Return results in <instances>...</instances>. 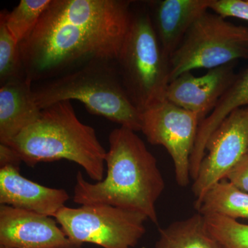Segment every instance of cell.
Instances as JSON below:
<instances>
[{"label":"cell","instance_id":"23","mask_svg":"<svg viewBox=\"0 0 248 248\" xmlns=\"http://www.w3.org/2000/svg\"></svg>","mask_w":248,"mask_h":248},{"label":"cell","instance_id":"1","mask_svg":"<svg viewBox=\"0 0 248 248\" xmlns=\"http://www.w3.org/2000/svg\"><path fill=\"white\" fill-rule=\"evenodd\" d=\"M129 0H52L19 45L31 82L60 76L78 62L117 60L132 18Z\"/></svg>","mask_w":248,"mask_h":248},{"label":"cell","instance_id":"12","mask_svg":"<svg viewBox=\"0 0 248 248\" xmlns=\"http://www.w3.org/2000/svg\"><path fill=\"white\" fill-rule=\"evenodd\" d=\"M64 189L52 188L23 177L19 166L0 168V204L53 217L69 200Z\"/></svg>","mask_w":248,"mask_h":248},{"label":"cell","instance_id":"21","mask_svg":"<svg viewBox=\"0 0 248 248\" xmlns=\"http://www.w3.org/2000/svg\"><path fill=\"white\" fill-rule=\"evenodd\" d=\"M226 179L239 190L248 193V153L228 173Z\"/></svg>","mask_w":248,"mask_h":248},{"label":"cell","instance_id":"20","mask_svg":"<svg viewBox=\"0 0 248 248\" xmlns=\"http://www.w3.org/2000/svg\"><path fill=\"white\" fill-rule=\"evenodd\" d=\"M209 9L221 17L248 21V0H210Z\"/></svg>","mask_w":248,"mask_h":248},{"label":"cell","instance_id":"6","mask_svg":"<svg viewBox=\"0 0 248 248\" xmlns=\"http://www.w3.org/2000/svg\"><path fill=\"white\" fill-rule=\"evenodd\" d=\"M248 59V28L207 11L187 31L170 58V82L195 69H212Z\"/></svg>","mask_w":248,"mask_h":248},{"label":"cell","instance_id":"16","mask_svg":"<svg viewBox=\"0 0 248 248\" xmlns=\"http://www.w3.org/2000/svg\"><path fill=\"white\" fill-rule=\"evenodd\" d=\"M202 215H218L232 219H248V193L223 179L204 196L197 208Z\"/></svg>","mask_w":248,"mask_h":248},{"label":"cell","instance_id":"18","mask_svg":"<svg viewBox=\"0 0 248 248\" xmlns=\"http://www.w3.org/2000/svg\"><path fill=\"white\" fill-rule=\"evenodd\" d=\"M24 77L19 44L0 19V86Z\"/></svg>","mask_w":248,"mask_h":248},{"label":"cell","instance_id":"10","mask_svg":"<svg viewBox=\"0 0 248 248\" xmlns=\"http://www.w3.org/2000/svg\"><path fill=\"white\" fill-rule=\"evenodd\" d=\"M54 217L0 205V248H79Z\"/></svg>","mask_w":248,"mask_h":248},{"label":"cell","instance_id":"3","mask_svg":"<svg viewBox=\"0 0 248 248\" xmlns=\"http://www.w3.org/2000/svg\"><path fill=\"white\" fill-rule=\"evenodd\" d=\"M7 146L28 166L66 159L81 166L93 180L104 179L107 152L95 130L80 122L71 101L42 110L38 120Z\"/></svg>","mask_w":248,"mask_h":248},{"label":"cell","instance_id":"9","mask_svg":"<svg viewBox=\"0 0 248 248\" xmlns=\"http://www.w3.org/2000/svg\"><path fill=\"white\" fill-rule=\"evenodd\" d=\"M192 191L195 207L215 184L226 179L248 151V107L232 112L209 138Z\"/></svg>","mask_w":248,"mask_h":248},{"label":"cell","instance_id":"5","mask_svg":"<svg viewBox=\"0 0 248 248\" xmlns=\"http://www.w3.org/2000/svg\"><path fill=\"white\" fill-rule=\"evenodd\" d=\"M169 61L161 48L148 9L133 10L130 27L116 62L124 89L141 113L166 100Z\"/></svg>","mask_w":248,"mask_h":248},{"label":"cell","instance_id":"11","mask_svg":"<svg viewBox=\"0 0 248 248\" xmlns=\"http://www.w3.org/2000/svg\"><path fill=\"white\" fill-rule=\"evenodd\" d=\"M235 63L212 68L201 77L194 76L191 72L181 75L170 82L166 100L196 114L201 123L234 82L237 76Z\"/></svg>","mask_w":248,"mask_h":248},{"label":"cell","instance_id":"17","mask_svg":"<svg viewBox=\"0 0 248 248\" xmlns=\"http://www.w3.org/2000/svg\"><path fill=\"white\" fill-rule=\"evenodd\" d=\"M52 0H21L11 11L3 10L0 19L20 45L31 35Z\"/></svg>","mask_w":248,"mask_h":248},{"label":"cell","instance_id":"8","mask_svg":"<svg viewBox=\"0 0 248 248\" xmlns=\"http://www.w3.org/2000/svg\"><path fill=\"white\" fill-rule=\"evenodd\" d=\"M141 131L152 145L164 146L172 158L176 181L190 180V157L200 120L198 116L165 100L141 112Z\"/></svg>","mask_w":248,"mask_h":248},{"label":"cell","instance_id":"13","mask_svg":"<svg viewBox=\"0 0 248 248\" xmlns=\"http://www.w3.org/2000/svg\"><path fill=\"white\" fill-rule=\"evenodd\" d=\"M210 0L147 1L148 12L161 48L169 59L197 19L208 11Z\"/></svg>","mask_w":248,"mask_h":248},{"label":"cell","instance_id":"4","mask_svg":"<svg viewBox=\"0 0 248 248\" xmlns=\"http://www.w3.org/2000/svg\"><path fill=\"white\" fill-rule=\"evenodd\" d=\"M41 110L62 101L78 100L89 112L135 132L141 131V112L124 89L116 60L95 58L76 71L45 81L33 89Z\"/></svg>","mask_w":248,"mask_h":248},{"label":"cell","instance_id":"24","mask_svg":"<svg viewBox=\"0 0 248 248\" xmlns=\"http://www.w3.org/2000/svg\"></svg>","mask_w":248,"mask_h":248},{"label":"cell","instance_id":"7","mask_svg":"<svg viewBox=\"0 0 248 248\" xmlns=\"http://www.w3.org/2000/svg\"><path fill=\"white\" fill-rule=\"evenodd\" d=\"M67 237L80 248L85 243L103 248H133L146 233L145 215L107 205L64 206L54 215Z\"/></svg>","mask_w":248,"mask_h":248},{"label":"cell","instance_id":"22","mask_svg":"<svg viewBox=\"0 0 248 248\" xmlns=\"http://www.w3.org/2000/svg\"><path fill=\"white\" fill-rule=\"evenodd\" d=\"M22 160L11 147L0 143V168L11 165L19 166Z\"/></svg>","mask_w":248,"mask_h":248},{"label":"cell","instance_id":"2","mask_svg":"<svg viewBox=\"0 0 248 248\" xmlns=\"http://www.w3.org/2000/svg\"><path fill=\"white\" fill-rule=\"evenodd\" d=\"M108 140L107 176L93 184L79 171L73 201L81 205L107 204L137 212L158 225L156 203L164 192L165 182L156 158L130 129H114Z\"/></svg>","mask_w":248,"mask_h":248},{"label":"cell","instance_id":"19","mask_svg":"<svg viewBox=\"0 0 248 248\" xmlns=\"http://www.w3.org/2000/svg\"><path fill=\"white\" fill-rule=\"evenodd\" d=\"M208 231L227 248H248V225L218 215H203Z\"/></svg>","mask_w":248,"mask_h":248},{"label":"cell","instance_id":"14","mask_svg":"<svg viewBox=\"0 0 248 248\" xmlns=\"http://www.w3.org/2000/svg\"><path fill=\"white\" fill-rule=\"evenodd\" d=\"M42 110L33 96L32 82L26 77L0 87V143L8 145L35 123Z\"/></svg>","mask_w":248,"mask_h":248},{"label":"cell","instance_id":"15","mask_svg":"<svg viewBox=\"0 0 248 248\" xmlns=\"http://www.w3.org/2000/svg\"><path fill=\"white\" fill-rule=\"evenodd\" d=\"M155 248H227L210 233L202 214L173 222L160 231Z\"/></svg>","mask_w":248,"mask_h":248}]
</instances>
